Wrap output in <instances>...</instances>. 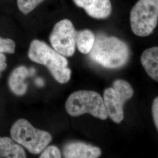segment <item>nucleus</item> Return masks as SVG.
Masks as SVG:
<instances>
[{
	"label": "nucleus",
	"instance_id": "a211bd4d",
	"mask_svg": "<svg viewBox=\"0 0 158 158\" xmlns=\"http://www.w3.org/2000/svg\"><path fill=\"white\" fill-rule=\"evenodd\" d=\"M6 57L3 53H0V76L2 72L6 70Z\"/></svg>",
	"mask_w": 158,
	"mask_h": 158
},
{
	"label": "nucleus",
	"instance_id": "9b49d317",
	"mask_svg": "<svg viewBox=\"0 0 158 158\" xmlns=\"http://www.w3.org/2000/svg\"><path fill=\"white\" fill-rule=\"evenodd\" d=\"M25 158L23 147L8 137H0V158Z\"/></svg>",
	"mask_w": 158,
	"mask_h": 158
},
{
	"label": "nucleus",
	"instance_id": "f03ea898",
	"mask_svg": "<svg viewBox=\"0 0 158 158\" xmlns=\"http://www.w3.org/2000/svg\"><path fill=\"white\" fill-rule=\"evenodd\" d=\"M28 56L33 62L46 66L59 83L64 84L70 79L71 70L68 68V60L45 42L34 40L29 46Z\"/></svg>",
	"mask_w": 158,
	"mask_h": 158
},
{
	"label": "nucleus",
	"instance_id": "0eeeda50",
	"mask_svg": "<svg viewBox=\"0 0 158 158\" xmlns=\"http://www.w3.org/2000/svg\"><path fill=\"white\" fill-rule=\"evenodd\" d=\"M76 34L72 23L69 19H63L57 23L51 32V45L63 56H72L75 52Z\"/></svg>",
	"mask_w": 158,
	"mask_h": 158
},
{
	"label": "nucleus",
	"instance_id": "aec40b11",
	"mask_svg": "<svg viewBox=\"0 0 158 158\" xmlns=\"http://www.w3.org/2000/svg\"><path fill=\"white\" fill-rule=\"evenodd\" d=\"M36 85L39 86H42L43 85H44V82L43 81V80L42 79H37L36 80Z\"/></svg>",
	"mask_w": 158,
	"mask_h": 158
},
{
	"label": "nucleus",
	"instance_id": "39448f33",
	"mask_svg": "<svg viewBox=\"0 0 158 158\" xmlns=\"http://www.w3.org/2000/svg\"><path fill=\"white\" fill-rule=\"evenodd\" d=\"M158 22V0H138L130 14L133 33L145 37L152 33Z\"/></svg>",
	"mask_w": 158,
	"mask_h": 158
},
{
	"label": "nucleus",
	"instance_id": "6ab92c4d",
	"mask_svg": "<svg viewBox=\"0 0 158 158\" xmlns=\"http://www.w3.org/2000/svg\"><path fill=\"white\" fill-rule=\"evenodd\" d=\"M92 1L93 0H73L76 6L83 8L89 6Z\"/></svg>",
	"mask_w": 158,
	"mask_h": 158
},
{
	"label": "nucleus",
	"instance_id": "423d86ee",
	"mask_svg": "<svg viewBox=\"0 0 158 158\" xmlns=\"http://www.w3.org/2000/svg\"><path fill=\"white\" fill-rule=\"evenodd\" d=\"M134 94L131 85L123 80L114 82L113 87L104 91L103 101L108 115L115 123H121L124 119L123 106Z\"/></svg>",
	"mask_w": 158,
	"mask_h": 158
},
{
	"label": "nucleus",
	"instance_id": "7ed1b4c3",
	"mask_svg": "<svg viewBox=\"0 0 158 158\" xmlns=\"http://www.w3.org/2000/svg\"><path fill=\"white\" fill-rule=\"evenodd\" d=\"M66 109L73 117L88 113L102 120L108 117L103 99L93 91L80 90L72 93L66 101Z\"/></svg>",
	"mask_w": 158,
	"mask_h": 158
},
{
	"label": "nucleus",
	"instance_id": "ddd939ff",
	"mask_svg": "<svg viewBox=\"0 0 158 158\" xmlns=\"http://www.w3.org/2000/svg\"><path fill=\"white\" fill-rule=\"evenodd\" d=\"M95 40L96 37L94 34L90 30H82L77 32L76 45L81 53L88 54L93 48Z\"/></svg>",
	"mask_w": 158,
	"mask_h": 158
},
{
	"label": "nucleus",
	"instance_id": "f8f14e48",
	"mask_svg": "<svg viewBox=\"0 0 158 158\" xmlns=\"http://www.w3.org/2000/svg\"><path fill=\"white\" fill-rule=\"evenodd\" d=\"M84 9L86 13L92 18L105 19L110 15L112 6L110 0H93Z\"/></svg>",
	"mask_w": 158,
	"mask_h": 158
},
{
	"label": "nucleus",
	"instance_id": "20e7f679",
	"mask_svg": "<svg viewBox=\"0 0 158 158\" xmlns=\"http://www.w3.org/2000/svg\"><path fill=\"white\" fill-rule=\"evenodd\" d=\"M10 132L14 141L35 155L43 151L52 141L49 132L35 128L25 119L16 121L12 126Z\"/></svg>",
	"mask_w": 158,
	"mask_h": 158
},
{
	"label": "nucleus",
	"instance_id": "6e6552de",
	"mask_svg": "<svg viewBox=\"0 0 158 158\" xmlns=\"http://www.w3.org/2000/svg\"><path fill=\"white\" fill-rule=\"evenodd\" d=\"M101 153L100 148L80 142L69 143L63 149V155L66 158H96Z\"/></svg>",
	"mask_w": 158,
	"mask_h": 158
},
{
	"label": "nucleus",
	"instance_id": "f257e3e1",
	"mask_svg": "<svg viewBox=\"0 0 158 158\" xmlns=\"http://www.w3.org/2000/svg\"><path fill=\"white\" fill-rule=\"evenodd\" d=\"M91 59L104 68L116 69L127 63L130 51L127 45L114 36L99 35L89 53Z\"/></svg>",
	"mask_w": 158,
	"mask_h": 158
},
{
	"label": "nucleus",
	"instance_id": "4468645a",
	"mask_svg": "<svg viewBox=\"0 0 158 158\" xmlns=\"http://www.w3.org/2000/svg\"><path fill=\"white\" fill-rule=\"evenodd\" d=\"M44 0H17L19 10L24 14H27Z\"/></svg>",
	"mask_w": 158,
	"mask_h": 158
},
{
	"label": "nucleus",
	"instance_id": "9d476101",
	"mask_svg": "<svg viewBox=\"0 0 158 158\" xmlns=\"http://www.w3.org/2000/svg\"><path fill=\"white\" fill-rule=\"evenodd\" d=\"M141 61L147 74L158 82V47L146 49L142 54Z\"/></svg>",
	"mask_w": 158,
	"mask_h": 158
},
{
	"label": "nucleus",
	"instance_id": "1a4fd4ad",
	"mask_svg": "<svg viewBox=\"0 0 158 158\" xmlns=\"http://www.w3.org/2000/svg\"><path fill=\"white\" fill-rule=\"evenodd\" d=\"M35 72L34 69L29 70L23 66L14 69L8 79V85L12 92L17 96L25 94L28 85L25 83V80L29 75H33Z\"/></svg>",
	"mask_w": 158,
	"mask_h": 158
},
{
	"label": "nucleus",
	"instance_id": "2eb2a0df",
	"mask_svg": "<svg viewBox=\"0 0 158 158\" xmlns=\"http://www.w3.org/2000/svg\"><path fill=\"white\" fill-rule=\"evenodd\" d=\"M15 46V43L14 40L11 39H4L0 37V53H14Z\"/></svg>",
	"mask_w": 158,
	"mask_h": 158
},
{
	"label": "nucleus",
	"instance_id": "dca6fc26",
	"mask_svg": "<svg viewBox=\"0 0 158 158\" xmlns=\"http://www.w3.org/2000/svg\"><path fill=\"white\" fill-rule=\"evenodd\" d=\"M62 157L59 149L55 146L46 147L40 156V158H60Z\"/></svg>",
	"mask_w": 158,
	"mask_h": 158
},
{
	"label": "nucleus",
	"instance_id": "f3484780",
	"mask_svg": "<svg viewBox=\"0 0 158 158\" xmlns=\"http://www.w3.org/2000/svg\"><path fill=\"white\" fill-rule=\"evenodd\" d=\"M152 115L155 124L158 131V97L153 102Z\"/></svg>",
	"mask_w": 158,
	"mask_h": 158
}]
</instances>
